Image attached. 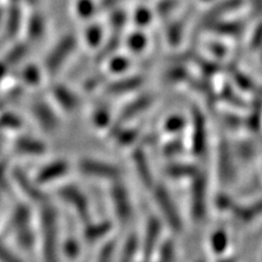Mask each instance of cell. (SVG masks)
Masks as SVG:
<instances>
[{"label":"cell","instance_id":"6da1fadb","mask_svg":"<svg viewBox=\"0 0 262 262\" xmlns=\"http://www.w3.org/2000/svg\"><path fill=\"white\" fill-rule=\"evenodd\" d=\"M154 199L157 201V204L160 208L162 215L165 220V222L168 226L175 232H180L183 228V221L177 210L176 204L171 198L167 188L163 185H154Z\"/></svg>","mask_w":262,"mask_h":262},{"label":"cell","instance_id":"7a4b0ae2","mask_svg":"<svg viewBox=\"0 0 262 262\" xmlns=\"http://www.w3.org/2000/svg\"><path fill=\"white\" fill-rule=\"evenodd\" d=\"M111 198L117 219L122 223H127L133 217L134 208L129 190L125 184L120 182V179L113 182V186L111 188Z\"/></svg>","mask_w":262,"mask_h":262},{"label":"cell","instance_id":"3957f363","mask_svg":"<svg viewBox=\"0 0 262 262\" xmlns=\"http://www.w3.org/2000/svg\"><path fill=\"white\" fill-rule=\"evenodd\" d=\"M79 169L85 176L111 180V182L120 179L121 175L119 167L115 164L93 159L81 160L79 162Z\"/></svg>","mask_w":262,"mask_h":262},{"label":"cell","instance_id":"277c9868","mask_svg":"<svg viewBox=\"0 0 262 262\" xmlns=\"http://www.w3.org/2000/svg\"><path fill=\"white\" fill-rule=\"evenodd\" d=\"M208 180L202 171L191 178V214L195 221H201L207 213Z\"/></svg>","mask_w":262,"mask_h":262},{"label":"cell","instance_id":"5b68a950","mask_svg":"<svg viewBox=\"0 0 262 262\" xmlns=\"http://www.w3.org/2000/svg\"><path fill=\"white\" fill-rule=\"evenodd\" d=\"M191 114V151L195 157H202L208 145L207 120L199 108H193Z\"/></svg>","mask_w":262,"mask_h":262},{"label":"cell","instance_id":"8992f818","mask_svg":"<svg viewBox=\"0 0 262 262\" xmlns=\"http://www.w3.org/2000/svg\"><path fill=\"white\" fill-rule=\"evenodd\" d=\"M162 232L163 225L159 217L151 216L147 219L141 247V253L144 260H149L155 255L158 246L161 243Z\"/></svg>","mask_w":262,"mask_h":262},{"label":"cell","instance_id":"52a82bcc","mask_svg":"<svg viewBox=\"0 0 262 262\" xmlns=\"http://www.w3.org/2000/svg\"><path fill=\"white\" fill-rule=\"evenodd\" d=\"M154 102V97L151 94H143L141 96H139L135 100L128 103L122 111L120 112L119 116L117 118V121L114 122V124L110 128V136H112L115 131H116L118 128L122 127V125L125 122L129 121L130 119H134L137 117L139 114H141L145 110H147Z\"/></svg>","mask_w":262,"mask_h":262},{"label":"cell","instance_id":"ba28073f","mask_svg":"<svg viewBox=\"0 0 262 262\" xmlns=\"http://www.w3.org/2000/svg\"><path fill=\"white\" fill-rule=\"evenodd\" d=\"M77 46V38L72 34L66 35L60 39L55 48L52 51V54L47 58V68L51 72H56L59 69L60 66L68 58L70 54L75 51Z\"/></svg>","mask_w":262,"mask_h":262},{"label":"cell","instance_id":"9c48e42d","mask_svg":"<svg viewBox=\"0 0 262 262\" xmlns=\"http://www.w3.org/2000/svg\"><path fill=\"white\" fill-rule=\"evenodd\" d=\"M235 154L227 143L223 142L220 146V157H219V176L221 182L224 184L232 183L236 174V164Z\"/></svg>","mask_w":262,"mask_h":262},{"label":"cell","instance_id":"30bf717a","mask_svg":"<svg viewBox=\"0 0 262 262\" xmlns=\"http://www.w3.org/2000/svg\"><path fill=\"white\" fill-rule=\"evenodd\" d=\"M133 162L135 164V168L138 173L139 178L141 179L143 185L147 188H153L154 177L150 167V163L147 161L145 151L142 146L136 147L133 151Z\"/></svg>","mask_w":262,"mask_h":262},{"label":"cell","instance_id":"8fae6325","mask_svg":"<svg viewBox=\"0 0 262 262\" xmlns=\"http://www.w3.org/2000/svg\"><path fill=\"white\" fill-rule=\"evenodd\" d=\"M144 79L141 76H130L122 79L113 81L105 88V91L110 95H121L133 93L140 89L143 84Z\"/></svg>","mask_w":262,"mask_h":262},{"label":"cell","instance_id":"7c38bea8","mask_svg":"<svg viewBox=\"0 0 262 262\" xmlns=\"http://www.w3.org/2000/svg\"><path fill=\"white\" fill-rule=\"evenodd\" d=\"M61 194L67 200L69 204L76 209L79 216L84 221L85 223L89 222L90 220V213H89V204L84 194L80 190H78L76 187H67L61 191Z\"/></svg>","mask_w":262,"mask_h":262},{"label":"cell","instance_id":"4fadbf2b","mask_svg":"<svg viewBox=\"0 0 262 262\" xmlns=\"http://www.w3.org/2000/svg\"><path fill=\"white\" fill-rule=\"evenodd\" d=\"M231 212L237 220L245 223H249L251 221L256 220L258 216L262 215V199H259L250 204H246V206L235 204V207Z\"/></svg>","mask_w":262,"mask_h":262},{"label":"cell","instance_id":"5bb4252c","mask_svg":"<svg viewBox=\"0 0 262 262\" xmlns=\"http://www.w3.org/2000/svg\"><path fill=\"white\" fill-rule=\"evenodd\" d=\"M199 168L193 164L176 162L171 163L165 169V173L168 177L173 179H184L189 178L191 179L193 176L199 173Z\"/></svg>","mask_w":262,"mask_h":262},{"label":"cell","instance_id":"9a60e30c","mask_svg":"<svg viewBox=\"0 0 262 262\" xmlns=\"http://www.w3.org/2000/svg\"><path fill=\"white\" fill-rule=\"evenodd\" d=\"M113 228V225L108 221H103L98 223L88 222V225L84 229V237L88 243L94 244L98 241L103 239L105 236H107Z\"/></svg>","mask_w":262,"mask_h":262},{"label":"cell","instance_id":"2e32d148","mask_svg":"<svg viewBox=\"0 0 262 262\" xmlns=\"http://www.w3.org/2000/svg\"><path fill=\"white\" fill-rule=\"evenodd\" d=\"M100 10V5L96 0H77L75 4V11L80 19L89 20Z\"/></svg>","mask_w":262,"mask_h":262},{"label":"cell","instance_id":"e0dca14e","mask_svg":"<svg viewBox=\"0 0 262 262\" xmlns=\"http://www.w3.org/2000/svg\"><path fill=\"white\" fill-rule=\"evenodd\" d=\"M68 170V164L64 161H58L55 162L51 165L45 167L42 171H40L38 177L43 182H47V180H54L63 176Z\"/></svg>","mask_w":262,"mask_h":262},{"label":"cell","instance_id":"ac0fdd59","mask_svg":"<svg viewBox=\"0 0 262 262\" xmlns=\"http://www.w3.org/2000/svg\"><path fill=\"white\" fill-rule=\"evenodd\" d=\"M119 146H129L136 142L139 137V131L136 128H118L111 136Z\"/></svg>","mask_w":262,"mask_h":262},{"label":"cell","instance_id":"d6986e66","mask_svg":"<svg viewBox=\"0 0 262 262\" xmlns=\"http://www.w3.org/2000/svg\"><path fill=\"white\" fill-rule=\"evenodd\" d=\"M211 248L216 255H225L229 247V237L224 229H217L211 235Z\"/></svg>","mask_w":262,"mask_h":262},{"label":"cell","instance_id":"ffe728a7","mask_svg":"<svg viewBox=\"0 0 262 262\" xmlns=\"http://www.w3.org/2000/svg\"><path fill=\"white\" fill-rule=\"evenodd\" d=\"M187 122V119L182 115H171L164 122L163 129L169 135L179 136L186 129Z\"/></svg>","mask_w":262,"mask_h":262},{"label":"cell","instance_id":"44dd1931","mask_svg":"<svg viewBox=\"0 0 262 262\" xmlns=\"http://www.w3.org/2000/svg\"><path fill=\"white\" fill-rule=\"evenodd\" d=\"M139 250H140V241L136 234L129 235L124 244V248L120 253V260L131 261L136 258Z\"/></svg>","mask_w":262,"mask_h":262},{"label":"cell","instance_id":"7402d4cb","mask_svg":"<svg viewBox=\"0 0 262 262\" xmlns=\"http://www.w3.org/2000/svg\"><path fill=\"white\" fill-rule=\"evenodd\" d=\"M84 39L86 45L92 48L100 46L104 39V30L101 24H90L84 32Z\"/></svg>","mask_w":262,"mask_h":262},{"label":"cell","instance_id":"603a6c76","mask_svg":"<svg viewBox=\"0 0 262 262\" xmlns=\"http://www.w3.org/2000/svg\"><path fill=\"white\" fill-rule=\"evenodd\" d=\"M126 45L130 52L140 54L147 46V37L141 31L130 33L126 39Z\"/></svg>","mask_w":262,"mask_h":262},{"label":"cell","instance_id":"cb8c5ba5","mask_svg":"<svg viewBox=\"0 0 262 262\" xmlns=\"http://www.w3.org/2000/svg\"><path fill=\"white\" fill-rule=\"evenodd\" d=\"M134 23L138 28H145L150 26L153 21V12L150 8L144 7V6H139L137 7L134 13L133 18Z\"/></svg>","mask_w":262,"mask_h":262},{"label":"cell","instance_id":"d4e9b609","mask_svg":"<svg viewBox=\"0 0 262 262\" xmlns=\"http://www.w3.org/2000/svg\"><path fill=\"white\" fill-rule=\"evenodd\" d=\"M155 255L158 256L160 261H173L176 259V246L171 239L163 241L159 244L157 252Z\"/></svg>","mask_w":262,"mask_h":262},{"label":"cell","instance_id":"484cf974","mask_svg":"<svg viewBox=\"0 0 262 262\" xmlns=\"http://www.w3.org/2000/svg\"><path fill=\"white\" fill-rule=\"evenodd\" d=\"M128 13L122 10V9H117V8H113L111 9V15H110V26L114 29V31L116 33H120L121 29H124L125 26L128 22Z\"/></svg>","mask_w":262,"mask_h":262},{"label":"cell","instance_id":"4316f807","mask_svg":"<svg viewBox=\"0 0 262 262\" xmlns=\"http://www.w3.org/2000/svg\"><path fill=\"white\" fill-rule=\"evenodd\" d=\"M28 31L32 38H38L42 36L45 31V19L42 14L34 13L28 22Z\"/></svg>","mask_w":262,"mask_h":262},{"label":"cell","instance_id":"83f0119b","mask_svg":"<svg viewBox=\"0 0 262 262\" xmlns=\"http://www.w3.org/2000/svg\"><path fill=\"white\" fill-rule=\"evenodd\" d=\"M130 67V60L126 56L116 55L111 57V60L108 61V71L114 75H121L125 73Z\"/></svg>","mask_w":262,"mask_h":262},{"label":"cell","instance_id":"f1b7e54d","mask_svg":"<svg viewBox=\"0 0 262 262\" xmlns=\"http://www.w3.org/2000/svg\"><path fill=\"white\" fill-rule=\"evenodd\" d=\"M176 139L174 140H170L164 146L163 153L168 159H176L177 157H180L185 151V145L184 142L180 140L179 136H175Z\"/></svg>","mask_w":262,"mask_h":262},{"label":"cell","instance_id":"f546056e","mask_svg":"<svg viewBox=\"0 0 262 262\" xmlns=\"http://www.w3.org/2000/svg\"><path fill=\"white\" fill-rule=\"evenodd\" d=\"M215 31L223 34H227V36H238L241 35L244 31V26L242 22H223L220 24V27H215Z\"/></svg>","mask_w":262,"mask_h":262},{"label":"cell","instance_id":"4dcf8cb0","mask_svg":"<svg viewBox=\"0 0 262 262\" xmlns=\"http://www.w3.org/2000/svg\"><path fill=\"white\" fill-rule=\"evenodd\" d=\"M94 124L100 128H104L111 124V113L107 107L97 108L93 115Z\"/></svg>","mask_w":262,"mask_h":262},{"label":"cell","instance_id":"1f68e13d","mask_svg":"<svg viewBox=\"0 0 262 262\" xmlns=\"http://www.w3.org/2000/svg\"><path fill=\"white\" fill-rule=\"evenodd\" d=\"M235 154L243 161H250L253 155H255V146L248 142H242L237 146V150H235Z\"/></svg>","mask_w":262,"mask_h":262},{"label":"cell","instance_id":"d6a6232c","mask_svg":"<svg viewBox=\"0 0 262 262\" xmlns=\"http://www.w3.org/2000/svg\"><path fill=\"white\" fill-rule=\"evenodd\" d=\"M215 204L220 211H232L236 203L231 195L226 193H220L215 199Z\"/></svg>","mask_w":262,"mask_h":262},{"label":"cell","instance_id":"836d02e7","mask_svg":"<svg viewBox=\"0 0 262 262\" xmlns=\"http://www.w3.org/2000/svg\"><path fill=\"white\" fill-rule=\"evenodd\" d=\"M115 250H116V242L108 241L102 247V249L100 251V257H98V260H102V261L111 260L113 258V255L115 253Z\"/></svg>","mask_w":262,"mask_h":262},{"label":"cell","instance_id":"e575fe53","mask_svg":"<svg viewBox=\"0 0 262 262\" xmlns=\"http://www.w3.org/2000/svg\"><path fill=\"white\" fill-rule=\"evenodd\" d=\"M234 78L236 80V83L238 84L242 89L244 90H253L255 89V83L250 80L246 75H243V73H235Z\"/></svg>","mask_w":262,"mask_h":262},{"label":"cell","instance_id":"d590c367","mask_svg":"<svg viewBox=\"0 0 262 262\" xmlns=\"http://www.w3.org/2000/svg\"><path fill=\"white\" fill-rule=\"evenodd\" d=\"M182 29H183V26L182 24H178V23H174L173 26L170 27V30L168 32V38L170 40V43H178V40L180 38V34H182ZM174 44V45H175Z\"/></svg>","mask_w":262,"mask_h":262},{"label":"cell","instance_id":"8d00e7d4","mask_svg":"<svg viewBox=\"0 0 262 262\" xmlns=\"http://www.w3.org/2000/svg\"><path fill=\"white\" fill-rule=\"evenodd\" d=\"M250 45L252 48H255V49L262 48V24L258 26L256 31L253 32Z\"/></svg>","mask_w":262,"mask_h":262},{"label":"cell","instance_id":"74e56055","mask_svg":"<svg viewBox=\"0 0 262 262\" xmlns=\"http://www.w3.org/2000/svg\"><path fill=\"white\" fill-rule=\"evenodd\" d=\"M121 0H101L100 2V9L103 10H111L113 8H116Z\"/></svg>","mask_w":262,"mask_h":262},{"label":"cell","instance_id":"f35d334b","mask_svg":"<svg viewBox=\"0 0 262 262\" xmlns=\"http://www.w3.org/2000/svg\"><path fill=\"white\" fill-rule=\"evenodd\" d=\"M5 15H6V13L4 11V8L0 7V21H2V19L5 18Z\"/></svg>","mask_w":262,"mask_h":262},{"label":"cell","instance_id":"ab89813d","mask_svg":"<svg viewBox=\"0 0 262 262\" xmlns=\"http://www.w3.org/2000/svg\"><path fill=\"white\" fill-rule=\"evenodd\" d=\"M10 2H11V5H18L21 0H10Z\"/></svg>","mask_w":262,"mask_h":262},{"label":"cell","instance_id":"60d3db41","mask_svg":"<svg viewBox=\"0 0 262 262\" xmlns=\"http://www.w3.org/2000/svg\"><path fill=\"white\" fill-rule=\"evenodd\" d=\"M261 60H262V54H261ZM262 62V61H261Z\"/></svg>","mask_w":262,"mask_h":262}]
</instances>
